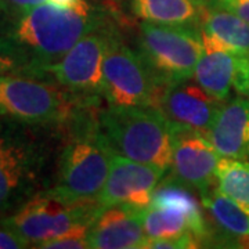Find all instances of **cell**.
I'll return each mask as SVG.
<instances>
[{
	"instance_id": "obj_19",
	"label": "cell",
	"mask_w": 249,
	"mask_h": 249,
	"mask_svg": "<svg viewBox=\"0 0 249 249\" xmlns=\"http://www.w3.org/2000/svg\"><path fill=\"white\" fill-rule=\"evenodd\" d=\"M217 188L249 213V162L223 157L216 170Z\"/></svg>"
},
{
	"instance_id": "obj_6",
	"label": "cell",
	"mask_w": 249,
	"mask_h": 249,
	"mask_svg": "<svg viewBox=\"0 0 249 249\" xmlns=\"http://www.w3.org/2000/svg\"><path fill=\"white\" fill-rule=\"evenodd\" d=\"M101 211L97 201L72 202L46 188L14 213L0 219V224L16 232L29 247L39 248L64 234L89 230Z\"/></svg>"
},
{
	"instance_id": "obj_22",
	"label": "cell",
	"mask_w": 249,
	"mask_h": 249,
	"mask_svg": "<svg viewBox=\"0 0 249 249\" xmlns=\"http://www.w3.org/2000/svg\"><path fill=\"white\" fill-rule=\"evenodd\" d=\"M45 0H0V16L3 17H17L39 4Z\"/></svg>"
},
{
	"instance_id": "obj_25",
	"label": "cell",
	"mask_w": 249,
	"mask_h": 249,
	"mask_svg": "<svg viewBox=\"0 0 249 249\" xmlns=\"http://www.w3.org/2000/svg\"><path fill=\"white\" fill-rule=\"evenodd\" d=\"M13 71H18L17 62L14 61L11 57H9L7 54L0 52V75H4V73H9V72Z\"/></svg>"
},
{
	"instance_id": "obj_20",
	"label": "cell",
	"mask_w": 249,
	"mask_h": 249,
	"mask_svg": "<svg viewBox=\"0 0 249 249\" xmlns=\"http://www.w3.org/2000/svg\"><path fill=\"white\" fill-rule=\"evenodd\" d=\"M88 232L89 230H78L68 232L61 237H57L42 244L39 248L42 249H85L89 248L88 244Z\"/></svg>"
},
{
	"instance_id": "obj_5",
	"label": "cell",
	"mask_w": 249,
	"mask_h": 249,
	"mask_svg": "<svg viewBox=\"0 0 249 249\" xmlns=\"http://www.w3.org/2000/svg\"><path fill=\"white\" fill-rule=\"evenodd\" d=\"M86 104L97 103L86 101L40 78L0 75V118L64 129Z\"/></svg>"
},
{
	"instance_id": "obj_12",
	"label": "cell",
	"mask_w": 249,
	"mask_h": 249,
	"mask_svg": "<svg viewBox=\"0 0 249 249\" xmlns=\"http://www.w3.org/2000/svg\"><path fill=\"white\" fill-rule=\"evenodd\" d=\"M202 40L204 54L193 79L208 94L223 103L232 90L249 97V55L229 52L205 37Z\"/></svg>"
},
{
	"instance_id": "obj_16",
	"label": "cell",
	"mask_w": 249,
	"mask_h": 249,
	"mask_svg": "<svg viewBox=\"0 0 249 249\" xmlns=\"http://www.w3.org/2000/svg\"><path fill=\"white\" fill-rule=\"evenodd\" d=\"M202 205L212 224H209V244L220 247H238L237 244L249 238V213L219 188H211L201 194Z\"/></svg>"
},
{
	"instance_id": "obj_26",
	"label": "cell",
	"mask_w": 249,
	"mask_h": 249,
	"mask_svg": "<svg viewBox=\"0 0 249 249\" xmlns=\"http://www.w3.org/2000/svg\"><path fill=\"white\" fill-rule=\"evenodd\" d=\"M50 4L58 6V7H64V9H72V7H78L80 4H83L86 0H46Z\"/></svg>"
},
{
	"instance_id": "obj_11",
	"label": "cell",
	"mask_w": 249,
	"mask_h": 249,
	"mask_svg": "<svg viewBox=\"0 0 249 249\" xmlns=\"http://www.w3.org/2000/svg\"><path fill=\"white\" fill-rule=\"evenodd\" d=\"M190 80L166 86L160 93L157 107L168 118L175 132L188 130L206 136L223 101L212 97L196 82Z\"/></svg>"
},
{
	"instance_id": "obj_13",
	"label": "cell",
	"mask_w": 249,
	"mask_h": 249,
	"mask_svg": "<svg viewBox=\"0 0 249 249\" xmlns=\"http://www.w3.org/2000/svg\"><path fill=\"white\" fill-rule=\"evenodd\" d=\"M220 160V154L206 136L178 130L175 132L170 178L201 196L212 188Z\"/></svg>"
},
{
	"instance_id": "obj_4",
	"label": "cell",
	"mask_w": 249,
	"mask_h": 249,
	"mask_svg": "<svg viewBox=\"0 0 249 249\" xmlns=\"http://www.w3.org/2000/svg\"><path fill=\"white\" fill-rule=\"evenodd\" d=\"M100 124L115 152L170 170L175 129L157 106H108Z\"/></svg>"
},
{
	"instance_id": "obj_21",
	"label": "cell",
	"mask_w": 249,
	"mask_h": 249,
	"mask_svg": "<svg viewBox=\"0 0 249 249\" xmlns=\"http://www.w3.org/2000/svg\"><path fill=\"white\" fill-rule=\"evenodd\" d=\"M199 241L196 240L193 234H183V235H175V237H166V238H157V240H148L145 248L157 249H188L199 248Z\"/></svg>"
},
{
	"instance_id": "obj_17",
	"label": "cell",
	"mask_w": 249,
	"mask_h": 249,
	"mask_svg": "<svg viewBox=\"0 0 249 249\" xmlns=\"http://www.w3.org/2000/svg\"><path fill=\"white\" fill-rule=\"evenodd\" d=\"M202 37L232 53L249 55V22L227 10L202 1Z\"/></svg>"
},
{
	"instance_id": "obj_7",
	"label": "cell",
	"mask_w": 249,
	"mask_h": 249,
	"mask_svg": "<svg viewBox=\"0 0 249 249\" xmlns=\"http://www.w3.org/2000/svg\"><path fill=\"white\" fill-rule=\"evenodd\" d=\"M137 52L155 79L165 89L194 78L204 54L202 34L198 27L142 22Z\"/></svg>"
},
{
	"instance_id": "obj_24",
	"label": "cell",
	"mask_w": 249,
	"mask_h": 249,
	"mask_svg": "<svg viewBox=\"0 0 249 249\" xmlns=\"http://www.w3.org/2000/svg\"><path fill=\"white\" fill-rule=\"evenodd\" d=\"M21 248H29V245L24 240H21L16 232L0 224V249Z\"/></svg>"
},
{
	"instance_id": "obj_3",
	"label": "cell",
	"mask_w": 249,
	"mask_h": 249,
	"mask_svg": "<svg viewBox=\"0 0 249 249\" xmlns=\"http://www.w3.org/2000/svg\"><path fill=\"white\" fill-rule=\"evenodd\" d=\"M57 129L0 118V219L46 190Z\"/></svg>"
},
{
	"instance_id": "obj_14",
	"label": "cell",
	"mask_w": 249,
	"mask_h": 249,
	"mask_svg": "<svg viewBox=\"0 0 249 249\" xmlns=\"http://www.w3.org/2000/svg\"><path fill=\"white\" fill-rule=\"evenodd\" d=\"M144 212L145 209L130 205H114L103 208L88 232L89 248H145L148 238L142 226Z\"/></svg>"
},
{
	"instance_id": "obj_18",
	"label": "cell",
	"mask_w": 249,
	"mask_h": 249,
	"mask_svg": "<svg viewBox=\"0 0 249 249\" xmlns=\"http://www.w3.org/2000/svg\"><path fill=\"white\" fill-rule=\"evenodd\" d=\"M136 17L162 25L198 27L201 22V0H130Z\"/></svg>"
},
{
	"instance_id": "obj_1",
	"label": "cell",
	"mask_w": 249,
	"mask_h": 249,
	"mask_svg": "<svg viewBox=\"0 0 249 249\" xmlns=\"http://www.w3.org/2000/svg\"><path fill=\"white\" fill-rule=\"evenodd\" d=\"M108 19V10L88 1L72 9L39 4L17 17L0 16V52L17 62L18 72L32 75L61 60Z\"/></svg>"
},
{
	"instance_id": "obj_15",
	"label": "cell",
	"mask_w": 249,
	"mask_h": 249,
	"mask_svg": "<svg viewBox=\"0 0 249 249\" xmlns=\"http://www.w3.org/2000/svg\"><path fill=\"white\" fill-rule=\"evenodd\" d=\"M206 137L222 157L249 160V97L223 103Z\"/></svg>"
},
{
	"instance_id": "obj_2",
	"label": "cell",
	"mask_w": 249,
	"mask_h": 249,
	"mask_svg": "<svg viewBox=\"0 0 249 249\" xmlns=\"http://www.w3.org/2000/svg\"><path fill=\"white\" fill-rule=\"evenodd\" d=\"M100 106L86 104L64 127L52 191L72 202L97 201L115 151L100 124Z\"/></svg>"
},
{
	"instance_id": "obj_8",
	"label": "cell",
	"mask_w": 249,
	"mask_h": 249,
	"mask_svg": "<svg viewBox=\"0 0 249 249\" xmlns=\"http://www.w3.org/2000/svg\"><path fill=\"white\" fill-rule=\"evenodd\" d=\"M114 27L112 19H108L104 25L79 39L61 60L27 76L52 82L86 101L100 104L104 57Z\"/></svg>"
},
{
	"instance_id": "obj_9",
	"label": "cell",
	"mask_w": 249,
	"mask_h": 249,
	"mask_svg": "<svg viewBox=\"0 0 249 249\" xmlns=\"http://www.w3.org/2000/svg\"><path fill=\"white\" fill-rule=\"evenodd\" d=\"M163 88L137 50L114 27L103 65V98L108 106H157Z\"/></svg>"
},
{
	"instance_id": "obj_10",
	"label": "cell",
	"mask_w": 249,
	"mask_h": 249,
	"mask_svg": "<svg viewBox=\"0 0 249 249\" xmlns=\"http://www.w3.org/2000/svg\"><path fill=\"white\" fill-rule=\"evenodd\" d=\"M166 170L160 166L129 160L115 152L107 181L97 196L101 208L114 205H130L147 209L151 204L152 194L158 187Z\"/></svg>"
},
{
	"instance_id": "obj_23",
	"label": "cell",
	"mask_w": 249,
	"mask_h": 249,
	"mask_svg": "<svg viewBox=\"0 0 249 249\" xmlns=\"http://www.w3.org/2000/svg\"><path fill=\"white\" fill-rule=\"evenodd\" d=\"M201 1L227 10L249 22V0H201Z\"/></svg>"
}]
</instances>
